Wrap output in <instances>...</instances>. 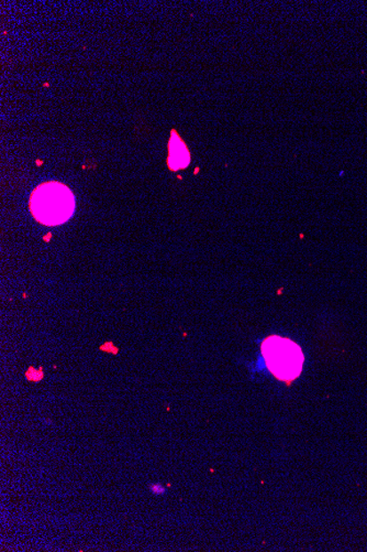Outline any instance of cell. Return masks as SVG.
I'll return each mask as SVG.
<instances>
[{
    "label": "cell",
    "instance_id": "obj_1",
    "mask_svg": "<svg viewBox=\"0 0 367 552\" xmlns=\"http://www.w3.org/2000/svg\"><path fill=\"white\" fill-rule=\"evenodd\" d=\"M30 210L41 224L61 225L76 212V198L67 185L57 181L45 183L32 192Z\"/></svg>",
    "mask_w": 367,
    "mask_h": 552
},
{
    "label": "cell",
    "instance_id": "obj_2",
    "mask_svg": "<svg viewBox=\"0 0 367 552\" xmlns=\"http://www.w3.org/2000/svg\"><path fill=\"white\" fill-rule=\"evenodd\" d=\"M261 352L269 372L282 382L291 383L303 372L305 355L291 338L268 337L262 343Z\"/></svg>",
    "mask_w": 367,
    "mask_h": 552
},
{
    "label": "cell",
    "instance_id": "obj_3",
    "mask_svg": "<svg viewBox=\"0 0 367 552\" xmlns=\"http://www.w3.org/2000/svg\"><path fill=\"white\" fill-rule=\"evenodd\" d=\"M190 155L185 143L180 141L178 134H173L170 141L169 166L173 171L184 169L189 165Z\"/></svg>",
    "mask_w": 367,
    "mask_h": 552
},
{
    "label": "cell",
    "instance_id": "obj_4",
    "mask_svg": "<svg viewBox=\"0 0 367 552\" xmlns=\"http://www.w3.org/2000/svg\"><path fill=\"white\" fill-rule=\"evenodd\" d=\"M150 491L153 494L156 495H164L166 493V489L164 485L161 484H152L150 486Z\"/></svg>",
    "mask_w": 367,
    "mask_h": 552
}]
</instances>
